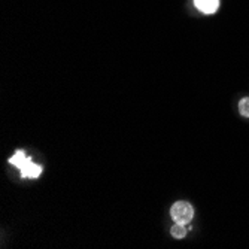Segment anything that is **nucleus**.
Returning a JSON list of instances; mask_svg holds the SVG:
<instances>
[{"mask_svg":"<svg viewBox=\"0 0 249 249\" xmlns=\"http://www.w3.org/2000/svg\"><path fill=\"white\" fill-rule=\"evenodd\" d=\"M9 163L12 166H15L19 173H21V178H30V179H36L40 176L42 173V167L35 164L32 161V158H29L22 151H17L14 157L9 158Z\"/></svg>","mask_w":249,"mask_h":249,"instance_id":"obj_1","label":"nucleus"},{"mask_svg":"<svg viewBox=\"0 0 249 249\" xmlns=\"http://www.w3.org/2000/svg\"><path fill=\"white\" fill-rule=\"evenodd\" d=\"M170 215H172L175 222L188 224V222H191V219L194 216V209L187 201H176L175 205L172 206Z\"/></svg>","mask_w":249,"mask_h":249,"instance_id":"obj_2","label":"nucleus"},{"mask_svg":"<svg viewBox=\"0 0 249 249\" xmlns=\"http://www.w3.org/2000/svg\"><path fill=\"white\" fill-rule=\"evenodd\" d=\"M194 5L200 12L211 15L216 12L219 6V0H194Z\"/></svg>","mask_w":249,"mask_h":249,"instance_id":"obj_3","label":"nucleus"},{"mask_svg":"<svg viewBox=\"0 0 249 249\" xmlns=\"http://www.w3.org/2000/svg\"><path fill=\"white\" fill-rule=\"evenodd\" d=\"M172 236L175 239H184L187 236V229H185V224H179L176 222L173 227H172Z\"/></svg>","mask_w":249,"mask_h":249,"instance_id":"obj_4","label":"nucleus"},{"mask_svg":"<svg viewBox=\"0 0 249 249\" xmlns=\"http://www.w3.org/2000/svg\"><path fill=\"white\" fill-rule=\"evenodd\" d=\"M239 112L242 117H249V97L246 99H242L240 103H239Z\"/></svg>","mask_w":249,"mask_h":249,"instance_id":"obj_5","label":"nucleus"}]
</instances>
